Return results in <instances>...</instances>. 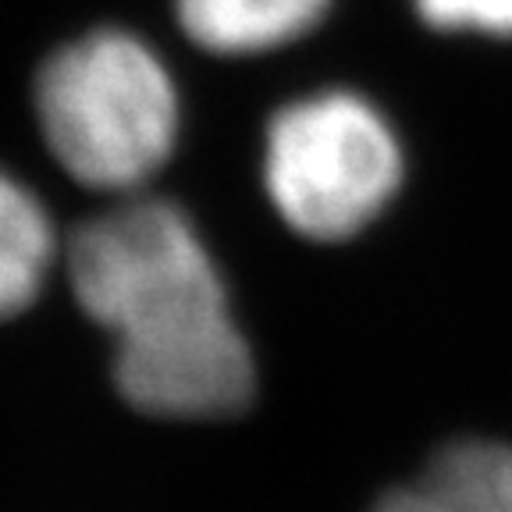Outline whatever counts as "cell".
I'll list each match as a JSON object with an SVG mask.
<instances>
[{"label":"cell","instance_id":"obj_1","mask_svg":"<svg viewBox=\"0 0 512 512\" xmlns=\"http://www.w3.org/2000/svg\"><path fill=\"white\" fill-rule=\"evenodd\" d=\"M68 281L118 342L114 381L139 413L224 420L253 402L256 360L214 253L178 203L128 196L72 235Z\"/></svg>","mask_w":512,"mask_h":512},{"label":"cell","instance_id":"obj_2","mask_svg":"<svg viewBox=\"0 0 512 512\" xmlns=\"http://www.w3.org/2000/svg\"><path fill=\"white\" fill-rule=\"evenodd\" d=\"M32 107L50 157L100 192L143 189L182 132L171 68L143 36L118 25L61 43L36 72Z\"/></svg>","mask_w":512,"mask_h":512},{"label":"cell","instance_id":"obj_3","mask_svg":"<svg viewBox=\"0 0 512 512\" xmlns=\"http://www.w3.org/2000/svg\"><path fill=\"white\" fill-rule=\"evenodd\" d=\"M402 175L399 132L356 89L296 96L267 121V200L310 242H345L370 228L395 200Z\"/></svg>","mask_w":512,"mask_h":512},{"label":"cell","instance_id":"obj_4","mask_svg":"<svg viewBox=\"0 0 512 512\" xmlns=\"http://www.w3.org/2000/svg\"><path fill=\"white\" fill-rule=\"evenodd\" d=\"M374 512H512V445L470 438L441 448Z\"/></svg>","mask_w":512,"mask_h":512},{"label":"cell","instance_id":"obj_5","mask_svg":"<svg viewBox=\"0 0 512 512\" xmlns=\"http://www.w3.org/2000/svg\"><path fill=\"white\" fill-rule=\"evenodd\" d=\"M335 0H175L192 47L217 57H260L303 40Z\"/></svg>","mask_w":512,"mask_h":512},{"label":"cell","instance_id":"obj_6","mask_svg":"<svg viewBox=\"0 0 512 512\" xmlns=\"http://www.w3.org/2000/svg\"><path fill=\"white\" fill-rule=\"evenodd\" d=\"M57 239L40 196L0 168V320L22 313L47 285Z\"/></svg>","mask_w":512,"mask_h":512},{"label":"cell","instance_id":"obj_7","mask_svg":"<svg viewBox=\"0 0 512 512\" xmlns=\"http://www.w3.org/2000/svg\"><path fill=\"white\" fill-rule=\"evenodd\" d=\"M427 29L512 40V0H413Z\"/></svg>","mask_w":512,"mask_h":512}]
</instances>
